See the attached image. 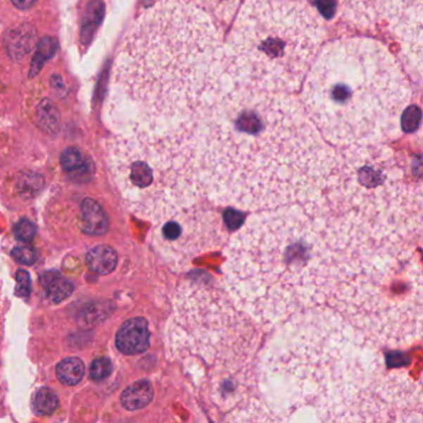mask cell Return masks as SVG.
I'll return each mask as SVG.
<instances>
[{
    "instance_id": "cell-1",
    "label": "cell",
    "mask_w": 423,
    "mask_h": 423,
    "mask_svg": "<svg viewBox=\"0 0 423 423\" xmlns=\"http://www.w3.org/2000/svg\"><path fill=\"white\" fill-rule=\"evenodd\" d=\"M203 193L241 209H277L323 191L336 162L302 105L239 86L180 127Z\"/></svg>"
},
{
    "instance_id": "cell-2",
    "label": "cell",
    "mask_w": 423,
    "mask_h": 423,
    "mask_svg": "<svg viewBox=\"0 0 423 423\" xmlns=\"http://www.w3.org/2000/svg\"><path fill=\"white\" fill-rule=\"evenodd\" d=\"M307 203L255 215L227 247L229 292L239 309L262 324L330 302L393 242L377 239L319 198Z\"/></svg>"
},
{
    "instance_id": "cell-3",
    "label": "cell",
    "mask_w": 423,
    "mask_h": 423,
    "mask_svg": "<svg viewBox=\"0 0 423 423\" xmlns=\"http://www.w3.org/2000/svg\"><path fill=\"white\" fill-rule=\"evenodd\" d=\"M227 63L206 13L162 0L141 13L112 68L105 118L112 134L184 126L227 89Z\"/></svg>"
},
{
    "instance_id": "cell-4",
    "label": "cell",
    "mask_w": 423,
    "mask_h": 423,
    "mask_svg": "<svg viewBox=\"0 0 423 423\" xmlns=\"http://www.w3.org/2000/svg\"><path fill=\"white\" fill-rule=\"evenodd\" d=\"M262 371L276 408H313L320 421H412L421 415L419 385L403 371L387 370L375 344L333 309L287 319Z\"/></svg>"
},
{
    "instance_id": "cell-5",
    "label": "cell",
    "mask_w": 423,
    "mask_h": 423,
    "mask_svg": "<svg viewBox=\"0 0 423 423\" xmlns=\"http://www.w3.org/2000/svg\"><path fill=\"white\" fill-rule=\"evenodd\" d=\"M411 92L403 68L381 42H330L304 84L303 110L338 146H367L393 136Z\"/></svg>"
},
{
    "instance_id": "cell-6",
    "label": "cell",
    "mask_w": 423,
    "mask_h": 423,
    "mask_svg": "<svg viewBox=\"0 0 423 423\" xmlns=\"http://www.w3.org/2000/svg\"><path fill=\"white\" fill-rule=\"evenodd\" d=\"M324 32L302 1L246 0L231 32L227 71L240 86L273 94L301 87Z\"/></svg>"
},
{
    "instance_id": "cell-7",
    "label": "cell",
    "mask_w": 423,
    "mask_h": 423,
    "mask_svg": "<svg viewBox=\"0 0 423 423\" xmlns=\"http://www.w3.org/2000/svg\"><path fill=\"white\" fill-rule=\"evenodd\" d=\"M318 198L351 215L381 240H406L421 227V187L408 182L405 163L377 144L344 148Z\"/></svg>"
},
{
    "instance_id": "cell-8",
    "label": "cell",
    "mask_w": 423,
    "mask_h": 423,
    "mask_svg": "<svg viewBox=\"0 0 423 423\" xmlns=\"http://www.w3.org/2000/svg\"><path fill=\"white\" fill-rule=\"evenodd\" d=\"M106 154L122 198L139 217L157 224L193 206L204 194L180 128L162 134H112Z\"/></svg>"
},
{
    "instance_id": "cell-9",
    "label": "cell",
    "mask_w": 423,
    "mask_h": 423,
    "mask_svg": "<svg viewBox=\"0 0 423 423\" xmlns=\"http://www.w3.org/2000/svg\"><path fill=\"white\" fill-rule=\"evenodd\" d=\"M406 241L384 246L330 309L374 344L403 346L421 334V267Z\"/></svg>"
},
{
    "instance_id": "cell-10",
    "label": "cell",
    "mask_w": 423,
    "mask_h": 423,
    "mask_svg": "<svg viewBox=\"0 0 423 423\" xmlns=\"http://www.w3.org/2000/svg\"><path fill=\"white\" fill-rule=\"evenodd\" d=\"M255 332L227 298L201 286L179 289L174 302L168 346L172 354L188 360L195 358L224 369L214 387L245 377L246 355L255 348Z\"/></svg>"
},
{
    "instance_id": "cell-11",
    "label": "cell",
    "mask_w": 423,
    "mask_h": 423,
    "mask_svg": "<svg viewBox=\"0 0 423 423\" xmlns=\"http://www.w3.org/2000/svg\"><path fill=\"white\" fill-rule=\"evenodd\" d=\"M214 211L190 206L156 224L153 242L168 261L178 266L201 251L221 245L224 234Z\"/></svg>"
},
{
    "instance_id": "cell-12",
    "label": "cell",
    "mask_w": 423,
    "mask_h": 423,
    "mask_svg": "<svg viewBox=\"0 0 423 423\" xmlns=\"http://www.w3.org/2000/svg\"><path fill=\"white\" fill-rule=\"evenodd\" d=\"M345 11L351 20L362 25L386 19L406 55L422 51V0H346Z\"/></svg>"
},
{
    "instance_id": "cell-13",
    "label": "cell",
    "mask_w": 423,
    "mask_h": 423,
    "mask_svg": "<svg viewBox=\"0 0 423 423\" xmlns=\"http://www.w3.org/2000/svg\"><path fill=\"white\" fill-rule=\"evenodd\" d=\"M149 341L151 333L148 322L141 317L128 319L115 335V345L118 351L127 355H137L148 351Z\"/></svg>"
},
{
    "instance_id": "cell-14",
    "label": "cell",
    "mask_w": 423,
    "mask_h": 423,
    "mask_svg": "<svg viewBox=\"0 0 423 423\" xmlns=\"http://www.w3.org/2000/svg\"><path fill=\"white\" fill-rule=\"evenodd\" d=\"M81 227L89 235H105L108 230V217L94 198H86L81 205Z\"/></svg>"
},
{
    "instance_id": "cell-15",
    "label": "cell",
    "mask_w": 423,
    "mask_h": 423,
    "mask_svg": "<svg viewBox=\"0 0 423 423\" xmlns=\"http://www.w3.org/2000/svg\"><path fill=\"white\" fill-rule=\"evenodd\" d=\"M153 386L148 380L132 384L131 386L127 387L120 395V403L122 406L128 411H136L146 408L148 403L153 400Z\"/></svg>"
},
{
    "instance_id": "cell-16",
    "label": "cell",
    "mask_w": 423,
    "mask_h": 423,
    "mask_svg": "<svg viewBox=\"0 0 423 423\" xmlns=\"http://www.w3.org/2000/svg\"><path fill=\"white\" fill-rule=\"evenodd\" d=\"M86 260L91 271L101 276H106L110 274L111 272L115 271L118 256L117 252L111 246L97 245L89 250Z\"/></svg>"
},
{
    "instance_id": "cell-17",
    "label": "cell",
    "mask_w": 423,
    "mask_h": 423,
    "mask_svg": "<svg viewBox=\"0 0 423 423\" xmlns=\"http://www.w3.org/2000/svg\"><path fill=\"white\" fill-rule=\"evenodd\" d=\"M34 42H35L34 27L30 25H23L9 32V37L6 39V46L13 58H20L30 53Z\"/></svg>"
},
{
    "instance_id": "cell-18",
    "label": "cell",
    "mask_w": 423,
    "mask_h": 423,
    "mask_svg": "<svg viewBox=\"0 0 423 423\" xmlns=\"http://www.w3.org/2000/svg\"><path fill=\"white\" fill-rule=\"evenodd\" d=\"M60 162L63 170L73 175H80V177L91 175V170H94L92 163L84 157V153L81 152L79 148L75 146L63 151Z\"/></svg>"
},
{
    "instance_id": "cell-19",
    "label": "cell",
    "mask_w": 423,
    "mask_h": 423,
    "mask_svg": "<svg viewBox=\"0 0 423 423\" xmlns=\"http://www.w3.org/2000/svg\"><path fill=\"white\" fill-rule=\"evenodd\" d=\"M84 361L79 358H68L56 366V377L68 386L77 385L84 379Z\"/></svg>"
},
{
    "instance_id": "cell-20",
    "label": "cell",
    "mask_w": 423,
    "mask_h": 423,
    "mask_svg": "<svg viewBox=\"0 0 423 423\" xmlns=\"http://www.w3.org/2000/svg\"><path fill=\"white\" fill-rule=\"evenodd\" d=\"M42 282L46 289L47 298L53 303L63 302L71 296L73 291L72 283L51 273H46L42 277Z\"/></svg>"
},
{
    "instance_id": "cell-21",
    "label": "cell",
    "mask_w": 423,
    "mask_h": 423,
    "mask_svg": "<svg viewBox=\"0 0 423 423\" xmlns=\"http://www.w3.org/2000/svg\"><path fill=\"white\" fill-rule=\"evenodd\" d=\"M58 406V397L50 389L42 387L32 397V408L37 415H50Z\"/></svg>"
},
{
    "instance_id": "cell-22",
    "label": "cell",
    "mask_w": 423,
    "mask_h": 423,
    "mask_svg": "<svg viewBox=\"0 0 423 423\" xmlns=\"http://www.w3.org/2000/svg\"><path fill=\"white\" fill-rule=\"evenodd\" d=\"M39 126L47 132H55L58 128V108L50 101H42L37 112Z\"/></svg>"
},
{
    "instance_id": "cell-23",
    "label": "cell",
    "mask_w": 423,
    "mask_h": 423,
    "mask_svg": "<svg viewBox=\"0 0 423 423\" xmlns=\"http://www.w3.org/2000/svg\"><path fill=\"white\" fill-rule=\"evenodd\" d=\"M400 120H401L400 126L403 128V131L408 132V133L415 132L421 123V111H419L417 106L406 107L403 110Z\"/></svg>"
},
{
    "instance_id": "cell-24",
    "label": "cell",
    "mask_w": 423,
    "mask_h": 423,
    "mask_svg": "<svg viewBox=\"0 0 423 423\" xmlns=\"http://www.w3.org/2000/svg\"><path fill=\"white\" fill-rule=\"evenodd\" d=\"M111 371H112V364L110 359L99 358L91 364L89 377L94 380H103L106 377H110Z\"/></svg>"
},
{
    "instance_id": "cell-25",
    "label": "cell",
    "mask_w": 423,
    "mask_h": 423,
    "mask_svg": "<svg viewBox=\"0 0 423 423\" xmlns=\"http://www.w3.org/2000/svg\"><path fill=\"white\" fill-rule=\"evenodd\" d=\"M35 234H37V227L29 220H21L14 227V235L16 239L21 242H25V244L32 242Z\"/></svg>"
},
{
    "instance_id": "cell-26",
    "label": "cell",
    "mask_w": 423,
    "mask_h": 423,
    "mask_svg": "<svg viewBox=\"0 0 423 423\" xmlns=\"http://www.w3.org/2000/svg\"><path fill=\"white\" fill-rule=\"evenodd\" d=\"M11 256L23 265H32L34 262L37 261V252L30 246L15 247L11 252Z\"/></svg>"
},
{
    "instance_id": "cell-27",
    "label": "cell",
    "mask_w": 423,
    "mask_h": 423,
    "mask_svg": "<svg viewBox=\"0 0 423 423\" xmlns=\"http://www.w3.org/2000/svg\"><path fill=\"white\" fill-rule=\"evenodd\" d=\"M30 276L27 271H18L16 273V296L19 297H27L30 293Z\"/></svg>"
},
{
    "instance_id": "cell-28",
    "label": "cell",
    "mask_w": 423,
    "mask_h": 423,
    "mask_svg": "<svg viewBox=\"0 0 423 423\" xmlns=\"http://www.w3.org/2000/svg\"><path fill=\"white\" fill-rule=\"evenodd\" d=\"M244 221H245V217H244V215L240 214V213H237L235 210L229 209L225 213V222L226 225L229 229H237V227H240L242 224H244Z\"/></svg>"
},
{
    "instance_id": "cell-29",
    "label": "cell",
    "mask_w": 423,
    "mask_h": 423,
    "mask_svg": "<svg viewBox=\"0 0 423 423\" xmlns=\"http://www.w3.org/2000/svg\"><path fill=\"white\" fill-rule=\"evenodd\" d=\"M317 8L322 15L327 19H330L332 16L334 15L335 0H319L317 3Z\"/></svg>"
},
{
    "instance_id": "cell-30",
    "label": "cell",
    "mask_w": 423,
    "mask_h": 423,
    "mask_svg": "<svg viewBox=\"0 0 423 423\" xmlns=\"http://www.w3.org/2000/svg\"><path fill=\"white\" fill-rule=\"evenodd\" d=\"M11 1H13V4H14L18 9H20V11H27V9H30V8L35 4L37 0H11Z\"/></svg>"
}]
</instances>
